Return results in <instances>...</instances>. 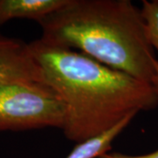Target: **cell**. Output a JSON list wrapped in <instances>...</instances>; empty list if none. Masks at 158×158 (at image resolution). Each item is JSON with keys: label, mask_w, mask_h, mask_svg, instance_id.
Wrapping results in <instances>:
<instances>
[{"label": "cell", "mask_w": 158, "mask_h": 158, "mask_svg": "<svg viewBox=\"0 0 158 158\" xmlns=\"http://www.w3.org/2000/svg\"><path fill=\"white\" fill-rule=\"evenodd\" d=\"M42 77L64 102L63 133L77 144L105 134L128 116L158 106L148 83L108 67L79 51L29 43Z\"/></svg>", "instance_id": "obj_1"}, {"label": "cell", "mask_w": 158, "mask_h": 158, "mask_svg": "<svg viewBox=\"0 0 158 158\" xmlns=\"http://www.w3.org/2000/svg\"><path fill=\"white\" fill-rule=\"evenodd\" d=\"M44 82L29 44L0 34V84Z\"/></svg>", "instance_id": "obj_4"}, {"label": "cell", "mask_w": 158, "mask_h": 158, "mask_svg": "<svg viewBox=\"0 0 158 158\" xmlns=\"http://www.w3.org/2000/svg\"><path fill=\"white\" fill-rule=\"evenodd\" d=\"M141 14L146 25L149 42L158 52V0L142 1Z\"/></svg>", "instance_id": "obj_7"}, {"label": "cell", "mask_w": 158, "mask_h": 158, "mask_svg": "<svg viewBox=\"0 0 158 158\" xmlns=\"http://www.w3.org/2000/svg\"><path fill=\"white\" fill-rule=\"evenodd\" d=\"M38 23L46 43L151 85L156 59L141 10L129 0H68Z\"/></svg>", "instance_id": "obj_2"}, {"label": "cell", "mask_w": 158, "mask_h": 158, "mask_svg": "<svg viewBox=\"0 0 158 158\" xmlns=\"http://www.w3.org/2000/svg\"><path fill=\"white\" fill-rule=\"evenodd\" d=\"M98 158H158V149L152 153L142 156H128L121 153L117 152H107L101 155Z\"/></svg>", "instance_id": "obj_8"}, {"label": "cell", "mask_w": 158, "mask_h": 158, "mask_svg": "<svg viewBox=\"0 0 158 158\" xmlns=\"http://www.w3.org/2000/svg\"><path fill=\"white\" fill-rule=\"evenodd\" d=\"M68 3V0H0V27L14 19L40 22Z\"/></svg>", "instance_id": "obj_5"}, {"label": "cell", "mask_w": 158, "mask_h": 158, "mask_svg": "<svg viewBox=\"0 0 158 158\" xmlns=\"http://www.w3.org/2000/svg\"><path fill=\"white\" fill-rule=\"evenodd\" d=\"M66 114L64 102L45 82L0 84V132L62 129Z\"/></svg>", "instance_id": "obj_3"}, {"label": "cell", "mask_w": 158, "mask_h": 158, "mask_svg": "<svg viewBox=\"0 0 158 158\" xmlns=\"http://www.w3.org/2000/svg\"><path fill=\"white\" fill-rule=\"evenodd\" d=\"M134 117L128 116L105 134L77 144L66 158H98L109 152L114 139L127 127Z\"/></svg>", "instance_id": "obj_6"}, {"label": "cell", "mask_w": 158, "mask_h": 158, "mask_svg": "<svg viewBox=\"0 0 158 158\" xmlns=\"http://www.w3.org/2000/svg\"><path fill=\"white\" fill-rule=\"evenodd\" d=\"M151 85L155 91L158 94V60L155 61V75L151 81Z\"/></svg>", "instance_id": "obj_9"}]
</instances>
